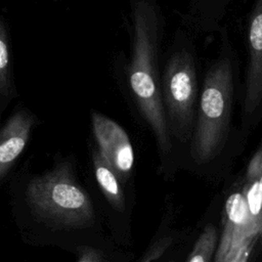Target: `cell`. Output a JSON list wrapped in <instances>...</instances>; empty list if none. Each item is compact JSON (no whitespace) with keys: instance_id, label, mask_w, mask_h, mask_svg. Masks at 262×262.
<instances>
[{"instance_id":"6da1fadb","label":"cell","mask_w":262,"mask_h":262,"mask_svg":"<svg viewBox=\"0 0 262 262\" xmlns=\"http://www.w3.org/2000/svg\"><path fill=\"white\" fill-rule=\"evenodd\" d=\"M164 17L156 0H130V60L127 78L131 97L163 156L173 139L161 96L160 47Z\"/></svg>"},{"instance_id":"7a4b0ae2","label":"cell","mask_w":262,"mask_h":262,"mask_svg":"<svg viewBox=\"0 0 262 262\" xmlns=\"http://www.w3.org/2000/svg\"><path fill=\"white\" fill-rule=\"evenodd\" d=\"M26 198L33 214L49 226L85 228L95 221L92 201L78 183L71 161L58 162L49 171L33 177Z\"/></svg>"},{"instance_id":"3957f363","label":"cell","mask_w":262,"mask_h":262,"mask_svg":"<svg viewBox=\"0 0 262 262\" xmlns=\"http://www.w3.org/2000/svg\"><path fill=\"white\" fill-rule=\"evenodd\" d=\"M234 89L233 64L222 53L208 69L190 138V154L198 164L213 160L221 150L229 130Z\"/></svg>"},{"instance_id":"277c9868","label":"cell","mask_w":262,"mask_h":262,"mask_svg":"<svg viewBox=\"0 0 262 262\" xmlns=\"http://www.w3.org/2000/svg\"><path fill=\"white\" fill-rule=\"evenodd\" d=\"M195 54L192 44L176 36L161 74V96L172 139L190 141L200 99Z\"/></svg>"},{"instance_id":"5b68a950","label":"cell","mask_w":262,"mask_h":262,"mask_svg":"<svg viewBox=\"0 0 262 262\" xmlns=\"http://www.w3.org/2000/svg\"><path fill=\"white\" fill-rule=\"evenodd\" d=\"M91 128L98 149L121 181H127L134 166V151L125 129L98 112L91 113Z\"/></svg>"},{"instance_id":"8992f818","label":"cell","mask_w":262,"mask_h":262,"mask_svg":"<svg viewBox=\"0 0 262 262\" xmlns=\"http://www.w3.org/2000/svg\"><path fill=\"white\" fill-rule=\"evenodd\" d=\"M259 223L251 216L246 196L231 193L225 203V222L214 262H230L247 239L255 236Z\"/></svg>"},{"instance_id":"52a82bcc","label":"cell","mask_w":262,"mask_h":262,"mask_svg":"<svg viewBox=\"0 0 262 262\" xmlns=\"http://www.w3.org/2000/svg\"><path fill=\"white\" fill-rule=\"evenodd\" d=\"M249 67L246 79L244 113L252 115L262 102V0H255L249 30Z\"/></svg>"},{"instance_id":"ba28073f","label":"cell","mask_w":262,"mask_h":262,"mask_svg":"<svg viewBox=\"0 0 262 262\" xmlns=\"http://www.w3.org/2000/svg\"><path fill=\"white\" fill-rule=\"evenodd\" d=\"M36 117L28 108H18L5 121L0 131V179L3 180L25 149Z\"/></svg>"},{"instance_id":"9c48e42d","label":"cell","mask_w":262,"mask_h":262,"mask_svg":"<svg viewBox=\"0 0 262 262\" xmlns=\"http://www.w3.org/2000/svg\"><path fill=\"white\" fill-rule=\"evenodd\" d=\"M92 163L96 181L103 195L115 210L123 212L126 202L122 181L98 147L92 148Z\"/></svg>"},{"instance_id":"30bf717a","label":"cell","mask_w":262,"mask_h":262,"mask_svg":"<svg viewBox=\"0 0 262 262\" xmlns=\"http://www.w3.org/2000/svg\"><path fill=\"white\" fill-rule=\"evenodd\" d=\"M8 24L0 20V112L3 113L7 104L17 95L12 75L11 46Z\"/></svg>"},{"instance_id":"8fae6325","label":"cell","mask_w":262,"mask_h":262,"mask_svg":"<svg viewBox=\"0 0 262 262\" xmlns=\"http://www.w3.org/2000/svg\"><path fill=\"white\" fill-rule=\"evenodd\" d=\"M217 230L208 224L199 235L186 262H210L217 247Z\"/></svg>"},{"instance_id":"7c38bea8","label":"cell","mask_w":262,"mask_h":262,"mask_svg":"<svg viewBox=\"0 0 262 262\" xmlns=\"http://www.w3.org/2000/svg\"><path fill=\"white\" fill-rule=\"evenodd\" d=\"M246 200L248 203L251 216L256 222H260L262 215V189L259 180L252 182L246 192Z\"/></svg>"},{"instance_id":"4fadbf2b","label":"cell","mask_w":262,"mask_h":262,"mask_svg":"<svg viewBox=\"0 0 262 262\" xmlns=\"http://www.w3.org/2000/svg\"><path fill=\"white\" fill-rule=\"evenodd\" d=\"M172 245L171 237H163L152 244L144 253L139 262H155L158 260Z\"/></svg>"},{"instance_id":"5bb4252c","label":"cell","mask_w":262,"mask_h":262,"mask_svg":"<svg viewBox=\"0 0 262 262\" xmlns=\"http://www.w3.org/2000/svg\"><path fill=\"white\" fill-rule=\"evenodd\" d=\"M77 262H108L104 254L92 247L79 248Z\"/></svg>"},{"instance_id":"9a60e30c","label":"cell","mask_w":262,"mask_h":262,"mask_svg":"<svg viewBox=\"0 0 262 262\" xmlns=\"http://www.w3.org/2000/svg\"><path fill=\"white\" fill-rule=\"evenodd\" d=\"M256 235L250 237L249 239H247L245 242V244L243 245V247L241 248V250L237 252V254L235 255V257L230 261V262H248L252 250L254 248L255 242H256Z\"/></svg>"},{"instance_id":"2e32d148","label":"cell","mask_w":262,"mask_h":262,"mask_svg":"<svg viewBox=\"0 0 262 262\" xmlns=\"http://www.w3.org/2000/svg\"><path fill=\"white\" fill-rule=\"evenodd\" d=\"M209 1L211 0H194V4H192L191 7L193 6V8L196 9V11H200L205 6V4L209 3Z\"/></svg>"},{"instance_id":"e0dca14e","label":"cell","mask_w":262,"mask_h":262,"mask_svg":"<svg viewBox=\"0 0 262 262\" xmlns=\"http://www.w3.org/2000/svg\"><path fill=\"white\" fill-rule=\"evenodd\" d=\"M259 184H260V187H261V189H262V176H261L260 179H259Z\"/></svg>"}]
</instances>
